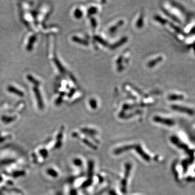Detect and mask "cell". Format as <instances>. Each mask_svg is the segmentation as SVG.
<instances>
[{
	"mask_svg": "<svg viewBox=\"0 0 195 195\" xmlns=\"http://www.w3.org/2000/svg\"><path fill=\"white\" fill-rule=\"evenodd\" d=\"M131 167H132V165L130 163H127L125 164V176H124V179L121 181V191L124 193L126 192L127 181L128 177L130 176V172L131 170Z\"/></svg>",
	"mask_w": 195,
	"mask_h": 195,
	"instance_id": "cell-1",
	"label": "cell"
},
{
	"mask_svg": "<svg viewBox=\"0 0 195 195\" xmlns=\"http://www.w3.org/2000/svg\"><path fill=\"white\" fill-rule=\"evenodd\" d=\"M172 110L177 111L179 112L186 113L190 116H193L195 114V111L190 108L184 107V106H178V105H172L171 106Z\"/></svg>",
	"mask_w": 195,
	"mask_h": 195,
	"instance_id": "cell-2",
	"label": "cell"
},
{
	"mask_svg": "<svg viewBox=\"0 0 195 195\" xmlns=\"http://www.w3.org/2000/svg\"><path fill=\"white\" fill-rule=\"evenodd\" d=\"M133 149L135 150L138 154H139L140 157L143 158L144 160L146 161H150L151 158L150 156L144 151L142 147L140 146L139 144H136L134 145Z\"/></svg>",
	"mask_w": 195,
	"mask_h": 195,
	"instance_id": "cell-3",
	"label": "cell"
},
{
	"mask_svg": "<svg viewBox=\"0 0 195 195\" xmlns=\"http://www.w3.org/2000/svg\"><path fill=\"white\" fill-rule=\"evenodd\" d=\"M33 91L35 93L36 99L37 100L38 107L40 110H43L44 109V104L43 103L42 98L41 96V93L40 91V89H39L38 87L35 86L33 88Z\"/></svg>",
	"mask_w": 195,
	"mask_h": 195,
	"instance_id": "cell-4",
	"label": "cell"
},
{
	"mask_svg": "<svg viewBox=\"0 0 195 195\" xmlns=\"http://www.w3.org/2000/svg\"><path fill=\"white\" fill-rule=\"evenodd\" d=\"M154 120L155 122H157L158 123H161L164 125H166L168 126H172L174 125L175 122L174 121L171 120L170 119H167V118H164L161 116H155L154 118Z\"/></svg>",
	"mask_w": 195,
	"mask_h": 195,
	"instance_id": "cell-5",
	"label": "cell"
},
{
	"mask_svg": "<svg viewBox=\"0 0 195 195\" xmlns=\"http://www.w3.org/2000/svg\"><path fill=\"white\" fill-rule=\"evenodd\" d=\"M7 90L8 92L15 94L17 96L23 97L24 96V93L20 89H17V88L13 86L9 85L7 87Z\"/></svg>",
	"mask_w": 195,
	"mask_h": 195,
	"instance_id": "cell-6",
	"label": "cell"
},
{
	"mask_svg": "<svg viewBox=\"0 0 195 195\" xmlns=\"http://www.w3.org/2000/svg\"><path fill=\"white\" fill-rule=\"evenodd\" d=\"M63 132H64V127H62L56 137V143L55 145V148L56 149L60 148V147L61 146L62 140V138H63Z\"/></svg>",
	"mask_w": 195,
	"mask_h": 195,
	"instance_id": "cell-7",
	"label": "cell"
},
{
	"mask_svg": "<svg viewBox=\"0 0 195 195\" xmlns=\"http://www.w3.org/2000/svg\"><path fill=\"white\" fill-rule=\"evenodd\" d=\"M36 39L37 37L36 35H32L30 37L27 46V50L28 51H31L33 49L34 44L35 42V41H36Z\"/></svg>",
	"mask_w": 195,
	"mask_h": 195,
	"instance_id": "cell-8",
	"label": "cell"
},
{
	"mask_svg": "<svg viewBox=\"0 0 195 195\" xmlns=\"http://www.w3.org/2000/svg\"><path fill=\"white\" fill-rule=\"evenodd\" d=\"M184 97L183 95L172 94L168 96V99L171 101H177V100H181L184 99Z\"/></svg>",
	"mask_w": 195,
	"mask_h": 195,
	"instance_id": "cell-9",
	"label": "cell"
},
{
	"mask_svg": "<svg viewBox=\"0 0 195 195\" xmlns=\"http://www.w3.org/2000/svg\"><path fill=\"white\" fill-rule=\"evenodd\" d=\"M16 117H15V116H2L1 120L4 123L9 124L13 122L14 120H16Z\"/></svg>",
	"mask_w": 195,
	"mask_h": 195,
	"instance_id": "cell-10",
	"label": "cell"
},
{
	"mask_svg": "<svg viewBox=\"0 0 195 195\" xmlns=\"http://www.w3.org/2000/svg\"><path fill=\"white\" fill-rule=\"evenodd\" d=\"M46 172L48 175L53 178H56L58 176V172L52 168H48L46 170Z\"/></svg>",
	"mask_w": 195,
	"mask_h": 195,
	"instance_id": "cell-11",
	"label": "cell"
},
{
	"mask_svg": "<svg viewBox=\"0 0 195 195\" xmlns=\"http://www.w3.org/2000/svg\"><path fill=\"white\" fill-rule=\"evenodd\" d=\"M27 79L29 81L33 83L36 87H38L40 84V81H39L37 79H35L31 75H28Z\"/></svg>",
	"mask_w": 195,
	"mask_h": 195,
	"instance_id": "cell-12",
	"label": "cell"
},
{
	"mask_svg": "<svg viewBox=\"0 0 195 195\" xmlns=\"http://www.w3.org/2000/svg\"><path fill=\"white\" fill-rule=\"evenodd\" d=\"M26 175V172L24 170H17V171H14L13 173V176L14 178H18L22 177Z\"/></svg>",
	"mask_w": 195,
	"mask_h": 195,
	"instance_id": "cell-13",
	"label": "cell"
},
{
	"mask_svg": "<svg viewBox=\"0 0 195 195\" xmlns=\"http://www.w3.org/2000/svg\"><path fill=\"white\" fill-rule=\"evenodd\" d=\"M54 62H55V65L56 66V67H58L59 70L61 72H64L65 69L64 67L62 66L61 64L60 63V62L59 61L58 59L57 58L54 59Z\"/></svg>",
	"mask_w": 195,
	"mask_h": 195,
	"instance_id": "cell-14",
	"label": "cell"
},
{
	"mask_svg": "<svg viewBox=\"0 0 195 195\" xmlns=\"http://www.w3.org/2000/svg\"><path fill=\"white\" fill-rule=\"evenodd\" d=\"M162 60H163L162 57H161H161H158L157 58L154 60L153 61L150 62L149 64V66H150V67H153V66H154V65H156V64H157L158 62L161 61Z\"/></svg>",
	"mask_w": 195,
	"mask_h": 195,
	"instance_id": "cell-15",
	"label": "cell"
},
{
	"mask_svg": "<svg viewBox=\"0 0 195 195\" xmlns=\"http://www.w3.org/2000/svg\"><path fill=\"white\" fill-rule=\"evenodd\" d=\"M39 153L44 158H47L48 156V152L45 149H42L39 151Z\"/></svg>",
	"mask_w": 195,
	"mask_h": 195,
	"instance_id": "cell-16",
	"label": "cell"
},
{
	"mask_svg": "<svg viewBox=\"0 0 195 195\" xmlns=\"http://www.w3.org/2000/svg\"><path fill=\"white\" fill-rule=\"evenodd\" d=\"M170 26H171V27L173 29H174L175 31H177V33H178L179 34H182L183 35H184V36H185V33H184L183 31H181V29L179 28L176 27L175 24H171V23H170Z\"/></svg>",
	"mask_w": 195,
	"mask_h": 195,
	"instance_id": "cell-17",
	"label": "cell"
},
{
	"mask_svg": "<svg viewBox=\"0 0 195 195\" xmlns=\"http://www.w3.org/2000/svg\"><path fill=\"white\" fill-rule=\"evenodd\" d=\"M15 161L14 159H5V160L2 161L0 163V164L1 165H3L10 164H11L13 163H14Z\"/></svg>",
	"mask_w": 195,
	"mask_h": 195,
	"instance_id": "cell-18",
	"label": "cell"
},
{
	"mask_svg": "<svg viewBox=\"0 0 195 195\" xmlns=\"http://www.w3.org/2000/svg\"><path fill=\"white\" fill-rule=\"evenodd\" d=\"M73 163H74L76 166H81V165H82V161L81 159H78V158H76L75 159H74V161H73Z\"/></svg>",
	"mask_w": 195,
	"mask_h": 195,
	"instance_id": "cell-19",
	"label": "cell"
},
{
	"mask_svg": "<svg viewBox=\"0 0 195 195\" xmlns=\"http://www.w3.org/2000/svg\"><path fill=\"white\" fill-rule=\"evenodd\" d=\"M10 137H11V136L10 135L6 136H0V143H2L4 141H5L6 140L9 139Z\"/></svg>",
	"mask_w": 195,
	"mask_h": 195,
	"instance_id": "cell-20",
	"label": "cell"
},
{
	"mask_svg": "<svg viewBox=\"0 0 195 195\" xmlns=\"http://www.w3.org/2000/svg\"><path fill=\"white\" fill-rule=\"evenodd\" d=\"M74 15H75V17H76V18H80V17L81 16L82 13L80 11V10H79V9H76V10H75Z\"/></svg>",
	"mask_w": 195,
	"mask_h": 195,
	"instance_id": "cell-21",
	"label": "cell"
},
{
	"mask_svg": "<svg viewBox=\"0 0 195 195\" xmlns=\"http://www.w3.org/2000/svg\"><path fill=\"white\" fill-rule=\"evenodd\" d=\"M62 96H60L57 99V100H56V102H55V104L56 105H59L62 102Z\"/></svg>",
	"mask_w": 195,
	"mask_h": 195,
	"instance_id": "cell-22",
	"label": "cell"
},
{
	"mask_svg": "<svg viewBox=\"0 0 195 195\" xmlns=\"http://www.w3.org/2000/svg\"><path fill=\"white\" fill-rule=\"evenodd\" d=\"M191 33H195V28L192 30Z\"/></svg>",
	"mask_w": 195,
	"mask_h": 195,
	"instance_id": "cell-23",
	"label": "cell"
},
{
	"mask_svg": "<svg viewBox=\"0 0 195 195\" xmlns=\"http://www.w3.org/2000/svg\"><path fill=\"white\" fill-rule=\"evenodd\" d=\"M0 195H4V192L2 190H0Z\"/></svg>",
	"mask_w": 195,
	"mask_h": 195,
	"instance_id": "cell-24",
	"label": "cell"
},
{
	"mask_svg": "<svg viewBox=\"0 0 195 195\" xmlns=\"http://www.w3.org/2000/svg\"><path fill=\"white\" fill-rule=\"evenodd\" d=\"M2 179H2V177H1V176H0V182L2 181Z\"/></svg>",
	"mask_w": 195,
	"mask_h": 195,
	"instance_id": "cell-25",
	"label": "cell"
},
{
	"mask_svg": "<svg viewBox=\"0 0 195 195\" xmlns=\"http://www.w3.org/2000/svg\"><path fill=\"white\" fill-rule=\"evenodd\" d=\"M194 51H195V45L194 46Z\"/></svg>",
	"mask_w": 195,
	"mask_h": 195,
	"instance_id": "cell-26",
	"label": "cell"
},
{
	"mask_svg": "<svg viewBox=\"0 0 195 195\" xmlns=\"http://www.w3.org/2000/svg\"><path fill=\"white\" fill-rule=\"evenodd\" d=\"M0 136H1V132H0Z\"/></svg>",
	"mask_w": 195,
	"mask_h": 195,
	"instance_id": "cell-27",
	"label": "cell"
}]
</instances>
